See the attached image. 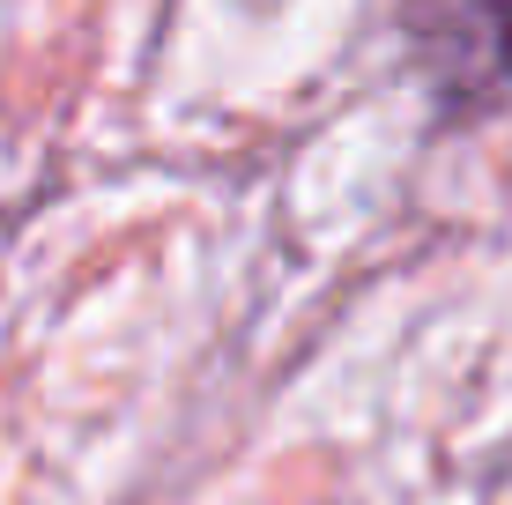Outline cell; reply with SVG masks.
I'll return each instance as SVG.
<instances>
[{
  "instance_id": "cell-1",
  "label": "cell",
  "mask_w": 512,
  "mask_h": 505,
  "mask_svg": "<svg viewBox=\"0 0 512 505\" xmlns=\"http://www.w3.org/2000/svg\"><path fill=\"white\" fill-rule=\"evenodd\" d=\"M409 45L446 112L512 97V0H409Z\"/></svg>"
}]
</instances>
